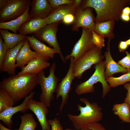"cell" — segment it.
Returning a JSON list of instances; mask_svg holds the SVG:
<instances>
[{
	"mask_svg": "<svg viewBox=\"0 0 130 130\" xmlns=\"http://www.w3.org/2000/svg\"><path fill=\"white\" fill-rule=\"evenodd\" d=\"M84 8L94 9L96 13L95 23L108 20L117 21L120 19L123 9L130 5V0H82Z\"/></svg>",
	"mask_w": 130,
	"mask_h": 130,
	"instance_id": "cell-1",
	"label": "cell"
},
{
	"mask_svg": "<svg viewBox=\"0 0 130 130\" xmlns=\"http://www.w3.org/2000/svg\"><path fill=\"white\" fill-rule=\"evenodd\" d=\"M37 76L30 74L11 75L0 82V88L8 92L16 103L32 92L37 84Z\"/></svg>",
	"mask_w": 130,
	"mask_h": 130,
	"instance_id": "cell-2",
	"label": "cell"
},
{
	"mask_svg": "<svg viewBox=\"0 0 130 130\" xmlns=\"http://www.w3.org/2000/svg\"><path fill=\"white\" fill-rule=\"evenodd\" d=\"M79 100L85 106L78 105V110L80 112L79 114L76 115L68 114L67 115L76 129L81 130L102 119V109L96 102L91 103L86 98H80Z\"/></svg>",
	"mask_w": 130,
	"mask_h": 130,
	"instance_id": "cell-3",
	"label": "cell"
},
{
	"mask_svg": "<svg viewBox=\"0 0 130 130\" xmlns=\"http://www.w3.org/2000/svg\"><path fill=\"white\" fill-rule=\"evenodd\" d=\"M95 72L86 81L80 82L76 86L75 91L78 95L94 92V84L100 82L103 87L102 97L104 98L110 90V87L107 82L104 75L105 69V60L102 61L94 65Z\"/></svg>",
	"mask_w": 130,
	"mask_h": 130,
	"instance_id": "cell-4",
	"label": "cell"
},
{
	"mask_svg": "<svg viewBox=\"0 0 130 130\" xmlns=\"http://www.w3.org/2000/svg\"><path fill=\"white\" fill-rule=\"evenodd\" d=\"M56 64L53 62L49 68L48 76L46 77L44 70L37 74V83L40 86L41 91L39 96L40 101L48 108L54 98V94L56 92L59 78L55 74Z\"/></svg>",
	"mask_w": 130,
	"mask_h": 130,
	"instance_id": "cell-5",
	"label": "cell"
},
{
	"mask_svg": "<svg viewBox=\"0 0 130 130\" xmlns=\"http://www.w3.org/2000/svg\"><path fill=\"white\" fill-rule=\"evenodd\" d=\"M104 57L102 49L96 47L87 52L74 62L73 73L75 78L80 79L83 73L93 65L103 60Z\"/></svg>",
	"mask_w": 130,
	"mask_h": 130,
	"instance_id": "cell-6",
	"label": "cell"
},
{
	"mask_svg": "<svg viewBox=\"0 0 130 130\" xmlns=\"http://www.w3.org/2000/svg\"><path fill=\"white\" fill-rule=\"evenodd\" d=\"M30 0H7L0 10V22L11 21L20 17L26 11Z\"/></svg>",
	"mask_w": 130,
	"mask_h": 130,
	"instance_id": "cell-7",
	"label": "cell"
},
{
	"mask_svg": "<svg viewBox=\"0 0 130 130\" xmlns=\"http://www.w3.org/2000/svg\"><path fill=\"white\" fill-rule=\"evenodd\" d=\"M60 23L56 22L48 24L33 34V35L39 41L47 43L50 46L56 50L61 59L65 63L66 60L62 54L56 36L58 26Z\"/></svg>",
	"mask_w": 130,
	"mask_h": 130,
	"instance_id": "cell-8",
	"label": "cell"
},
{
	"mask_svg": "<svg viewBox=\"0 0 130 130\" xmlns=\"http://www.w3.org/2000/svg\"><path fill=\"white\" fill-rule=\"evenodd\" d=\"M91 31L88 29L82 28L81 36L74 45L70 54L65 57L66 61L71 57H73L75 62L87 52L96 47L92 41Z\"/></svg>",
	"mask_w": 130,
	"mask_h": 130,
	"instance_id": "cell-9",
	"label": "cell"
},
{
	"mask_svg": "<svg viewBox=\"0 0 130 130\" xmlns=\"http://www.w3.org/2000/svg\"><path fill=\"white\" fill-rule=\"evenodd\" d=\"M70 66L65 76L58 84L56 91V98L58 99L61 97L62 100L59 108L61 114L63 108L67 104L69 98V94L71 89V84L73 79L75 78L73 73L74 62L73 57H71Z\"/></svg>",
	"mask_w": 130,
	"mask_h": 130,
	"instance_id": "cell-10",
	"label": "cell"
},
{
	"mask_svg": "<svg viewBox=\"0 0 130 130\" xmlns=\"http://www.w3.org/2000/svg\"><path fill=\"white\" fill-rule=\"evenodd\" d=\"M92 9L90 7L84 8L81 5L78 8L75 20L72 24V31H78L80 27L94 30L96 23Z\"/></svg>",
	"mask_w": 130,
	"mask_h": 130,
	"instance_id": "cell-11",
	"label": "cell"
},
{
	"mask_svg": "<svg viewBox=\"0 0 130 130\" xmlns=\"http://www.w3.org/2000/svg\"><path fill=\"white\" fill-rule=\"evenodd\" d=\"M27 105L28 109L32 111L36 116L42 130H51V126L46 117L49 112L48 107L40 101L32 99L29 100Z\"/></svg>",
	"mask_w": 130,
	"mask_h": 130,
	"instance_id": "cell-12",
	"label": "cell"
},
{
	"mask_svg": "<svg viewBox=\"0 0 130 130\" xmlns=\"http://www.w3.org/2000/svg\"><path fill=\"white\" fill-rule=\"evenodd\" d=\"M35 93V92L32 91L24 98L22 103L20 105L8 108L0 113V120L11 128L13 123L12 120L13 116L19 112L25 113L28 109V102L30 99H32Z\"/></svg>",
	"mask_w": 130,
	"mask_h": 130,
	"instance_id": "cell-13",
	"label": "cell"
},
{
	"mask_svg": "<svg viewBox=\"0 0 130 130\" xmlns=\"http://www.w3.org/2000/svg\"><path fill=\"white\" fill-rule=\"evenodd\" d=\"M25 40L20 42L13 48L8 50L0 72H6L11 75L15 74L17 57Z\"/></svg>",
	"mask_w": 130,
	"mask_h": 130,
	"instance_id": "cell-14",
	"label": "cell"
},
{
	"mask_svg": "<svg viewBox=\"0 0 130 130\" xmlns=\"http://www.w3.org/2000/svg\"><path fill=\"white\" fill-rule=\"evenodd\" d=\"M30 6L29 14L32 18H46L54 9L48 0H33L30 2Z\"/></svg>",
	"mask_w": 130,
	"mask_h": 130,
	"instance_id": "cell-15",
	"label": "cell"
},
{
	"mask_svg": "<svg viewBox=\"0 0 130 130\" xmlns=\"http://www.w3.org/2000/svg\"><path fill=\"white\" fill-rule=\"evenodd\" d=\"M111 38L108 39L107 50L104 53L105 58L104 75L106 78L117 73L120 72L125 74L130 71V69L124 68L116 63L113 59L111 54L110 43Z\"/></svg>",
	"mask_w": 130,
	"mask_h": 130,
	"instance_id": "cell-16",
	"label": "cell"
},
{
	"mask_svg": "<svg viewBox=\"0 0 130 130\" xmlns=\"http://www.w3.org/2000/svg\"><path fill=\"white\" fill-rule=\"evenodd\" d=\"M26 36L30 47L47 60L50 58L53 59L55 54L58 53L56 50L47 46L37 39L33 35Z\"/></svg>",
	"mask_w": 130,
	"mask_h": 130,
	"instance_id": "cell-17",
	"label": "cell"
},
{
	"mask_svg": "<svg viewBox=\"0 0 130 130\" xmlns=\"http://www.w3.org/2000/svg\"><path fill=\"white\" fill-rule=\"evenodd\" d=\"M51 64L44 58L40 57L33 58L23 67L17 74L20 75L26 74H37L39 72L50 66Z\"/></svg>",
	"mask_w": 130,
	"mask_h": 130,
	"instance_id": "cell-18",
	"label": "cell"
},
{
	"mask_svg": "<svg viewBox=\"0 0 130 130\" xmlns=\"http://www.w3.org/2000/svg\"><path fill=\"white\" fill-rule=\"evenodd\" d=\"M40 57H42L39 54L31 50L28 41L26 39L25 40L17 55L16 67H19L21 69L32 60Z\"/></svg>",
	"mask_w": 130,
	"mask_h": 130,
	"instance_id": "cell-19",
	"label": "cell"
},
{
	"mask_svg": "<svg viewBox=\"0 0 130 130\" xmlns=\"http://www.w3.org/2000/svg\"><path fill=\"white\" fill-rule=\"evenodd\" d=\"M48 24L47 18L44 19L32 18L23 24L18 31L19 33L25 35L33 34Z\"/></svg>",
	"mask_w": 130,
	"mask_h": 130,
	"instance_id": "cell-20",
	"label": "cell"
},
{
	"mask_svg": "<svg viewBox=\"0 0 130 130\" xmlns=\"http://www.w3.org/2000/svg\"><path fill=\"white\" fill-rule=\"evenodd\" d=\"M78 8L74 4L65 5L54 9L47 17L48 24L56 22H61L64 17L70 13L76 14Z\"/></svg>",
	"mask_w": 130,
	"mask_h": 130,
	"instance_id": "cell-21",
	"label": "cell"
},
{
	"mask_svg": "<svg viewBox=\"0 0 130 130\" xmlns=\"http://www.w3.org/2000/svg\"><path fill=\"white\" fill-rule=\"evenodd\" d=\"M30 4L28 5L24 13L20 17L11 21L0 22V29L11 30L14 33H17V32L25 22L31 19L29 13Z\"/></svg>",
	"mask_w": 130,
	"mask_h": 130,
	"instance_id": "cell-22",
	"label": "cell"
},
{
	"mask_svg": "<svg viewBox=\"0 0 130 130\" xmlns=\"http://www.w3.org/2000/svg\"><path fill=\"white\" fill-rule=\"evenodd\" d=\"M0 33L8 49L13 48L20 42L27 39L26 35L12 33L7 29H0Z\"/></svg>",
	"mask_w": 130,
	"mask_h": 130,
	"instance_id": "cell-23",
	"label": "cell"
},
{
	"mask_svg": "<svg viewBox=\"0 0 130 130\" xmlns=\"http://www.w3.org/2000/svg\"><path fill=\"white\" fill-rule=\"evenodd\" d=\"M115 22L108 20L96 23L94 31L104 38L113 39L115 36L113 29Z\"/></svg>",
	"mask_w": 130,
	"mask_h": 130,
	"instance_id": "cell-24",
	"label": "cell"
},
{
	"mask_svg": "<svg viewBox=\"0 0 130 130\" xmlns=\"http://www.w3.org/2000/svg\"><path fill=\"white\" fill-rule=\"evenodd\" d=\"M112 110L122 122L130 123V107L127 103L115 104Z\"/></svg>",
	"mask_w": 130,
	"mask_h": 130,
	"instance_id": "cell-25",
	"label": "cell"
},
{
	"mask_svg": "<svg viewBox=\"0 0 130 130\" xmlns=\"http://www.w3.org/2000/svg\"><path fill=\"white\" fill-rule=\"evenodd\" d=\"M21 123L18 130H35L37 126V123L32 115L26 113L20 117Z\"/></svg>",
	"mask_w": 130,
	"mask_h": 130,
	"instance_id": "cell-26",
	"label": "cell"
},
{
	"mask_svg": "<svg viewBox=\"0 0 130 130\" xmlns=\"http://www.w3.org/2000/svg\"><path fill=\"white\" fill-rule=\"evenodd\" d=\"M14 103L10 94L5 90L0 88V113L13 106Z\"/></svg>",
	"mask_w": 130,
	"mask_h": 130,
	"instance_id": "cell-27",
	"label": "cell"
},
{
	"mask_svg": "<svg viewBox=\"0 0 130 130\" xmlns=\"http://www.w3.org/2000/svg\"><path fill=\"white\" fill-rule=\"evenodd\" d=\"M106 80L110 87H115L130 82V71L118 77L110 76L106 78Z\"/></svg>",
	"mask_w": 130,
	"mask_h": 130,
	"instance_id": "cell-28",
	"label": "cell"
},
{
	"mask_svg": "<svg viewBox=\"0 0 130 130\" xmlns=\"http://www.w3.org/2000/svg\"><path fill=\"white\" fill-rule=\"evenodd\" d=\"M91 33L93 43L96 47L102 49L105 45L104 38L94 31H92Z\"/></svg>",
	"mask_w": 130,
	"mask_h": 130,
	"instance_id": "cell-29",
	"label": "cell"
},
{
	"mask_svg": "<svg viewBox=\"0 0 130 130\" xmlns=\"http://www.w3.org/2000/svg\"><path fill=\"white\" fill-rule=\"evenodd\" d=\"M3 38L0 35V70H1L3 63L5 57L7 48L3 41Z\"/></svg>",
	"mask_w": 130,
	"mask_h": 130,
	"instance_id": "cell-30",
	"label": "cell"
},
{
	"mask_svg": "<svg viewBox=\"0 0 130 130\" xmlns=\"http://www.w3.org/2000/svg\"><path fill=\"white\" fill-rule=\"evenodd\" d=\"M50 4L55 9L65 5L74 4V0H48Z\"/></svg>",
	"mask_w": 130,
	"mask_h": 130,
	"instance_id": "cell-31",
	"label": "cell"
},
{
	"mask_svg": "<svg viewBox=\"0 0 130 130\" xmlns=\"http://www.w3.org/2000/svg\"><path fill=\"white\" fill-rule=\"evenodd\" d=\"M125 52L126 56L119 60L117 63L124 68L130 69V53L127 51Z\"/></svg>",
	"mask_w": 130,
	"mask_h": 130,
	"instance_id": "cell-32",
	"label": "cell"
},
{
	"mask_svg": "<svg viewBox=\"0 0 130 130\" xmlns=\"http://www.w3.org/2000/svg\"><path fill=\"white\" fill-rule=\"evenodd\" d=\"M48 122L51 127V130H64L57 117L48 120Z\"/></svg>",
	"mask_w": 130,
	"mask_h": 130,
	"instance_id": "cell-33",
	"label": "cell"
},
{
	"mask_svg": "<svg viewBox=\"0 0 130 130\" xmlns=\"http://www.w3.org/2000/svg\"><path fill=\"white\" fill-rule=\"evenodd\" d=\"M75 19V14L70 13L65 15L63 18L61 22L66 25L72 24Z\"/></svg>",
	"mask_w": 130,
	"mask_h": 130,
	"instance_id": "cell-34",
	"label": "cell"
},
{
	"mask_svg": "<svg viewBox=\"0 0 130 130\" xmlns=\"http://www.w3.org/2000/svg\"><path fill=\"white\" fill-rule=\"evenodd\" d=\"M124 87L127 91L124 102L128 104L130 107V82H128L124 84Z\"/></svg>",
	"mask_w": 130,
	"mask_h": 130,
	"instance_id": "cell-35",
	"label": "cell"
},
{
	"mask_svg": "<svg viewBox=\"0 0 130 130\" xmlns=\"http://www.w3.org/2000/svg\"><path fill=\"white\" fill-rule=\"evenodd\" d=\"M91 130H106L104 127L98 122L93 123L88 127Z\"/></svg>",
	"mask_w": 130,
	"mask_h": 130,
	"instance_id": "cell-36",
	"label": "cell"
},
{
	"mask_svg": "<svg viewBox=\"0 0 130 130\" xmlns=\"http://www.w3.org/2000/svg\"><path fill=\"white\" fill-rule=\"evenodd\" d=\"M129 46L126 41H121L118 44V47L120 52H124Z\"/></svg>",
	"mask_w": 130,
	"mask_h": 130,
	"instance_id": "cell-37",
	"label": "cell"
},
{
	"mask_svg": "<svg viewBox=\"0 0 130 130\" xmlns=\"http://www.w3.org/2000/svg\"><path fill=\"white\" fill-rule=\"evenodd\" d=\"M120 19L124 21L128 22L130 20V15L122 13L120 16Z\"/></svg>",
	"mask_w": 130,
	"mask_h": 130,
	"instance_id": "cell-38",
	"label": "cell"
},
{
	"mask_svg": "<svg viewBox=\"0 0 130 130\" xmlns=\"http://www.w3.org/2000/svg\"><path fill=\"white\" fill-rule=\"evenodd\" d=\"M122 13L130 15V7L127 6L124 8L122 10Z\"/></svg>",
	"mask_w": 130,
	"mask_h": 130,
	"instance_id": "cell-39",
	"label": "cell"
},
{
	"mask_svg": "<svg viewBox=\"0 0 130 130\" xmlns=\"http://www.w3.org/2000/svg\"><path fill=\"white\" fill-rule=\"evenodd\" d=\"M82 0H74V4L78 8L81 5Z\"/></svg>",
	"mask_w": 130,
	"mask_h": 130,
	"instance_id": "cell-40",
	"label": "cell"
},
{
	"mask_svg": "<svg viewBox=\"0 0 130 130\" xmlns=\"http://www.w3.org/2000/svg\"><path fill=\"white\" fill-rule=\"evenodd\" d=\"M7 1V0H0V10L5 5Z\"/></svg>",
	"mask_w": 130,
	"mask_h": 130,
	"instance_id": "cell-41",
	"label": "cell"
},
{
	"mask_svg": "<svg viewBox=\"0 0 130 130\" xmlns=\"http://www.w3.org/2000/svg\"><path fill=\"white\" fill-rule=\"evenodd\" d=\"M0 130H12L9 129L5 127L2 124L0 123Z\"/></svg>",
	"mask_w": 130,
	"mask_h": 130,
	"instance_id": "cell-42",
	"label": "cell"
},
{
	"mask_svg": "<svg viewBox=\"0 0 130 130\" xmlns=\"http://www.w3.org/2000/svg\"><path fill=\"white\" fill-rule=\"evenodd\" d=\"M128 46H130V38L127 40H126Z\"/></svg>",
	"mask_w": 130,
	"mask_h": 130,
	"instance_id": "cell-43",
	"label": "cell"
},
{
	"mask_svg": "<svg viewBox=\"0 0 130 130\" xmlns=\"http://www.w3.org/2000/svg\"><path fill=\"white\" fill-rule=\"evenodd\" d=\"M84 130H91L89 127H88L84 128Z\"/></svg>",
	"mask_w": 130,
	"mask_h": 130,
	"instance_id": "cell-44",
	"label": "cell"
},
{
	"mask_svg": "<svg viewBox=\"0 0 130 130\" xmlns=\"http://www.w3.org/2000/svg\"><path fill=\"white\" fill-rule=\"evenodd\" d=\"M84 129H82L81 130H84ZM65 130H72L70 129H69V128H67V129H65ZM77 130L76 129H75V130Z\"/></svg>",
	"mask_w": 130,
	"mask_h": 130,
	"instance_id": "cell-45",
	"label": "cell"
}]
</instances>
